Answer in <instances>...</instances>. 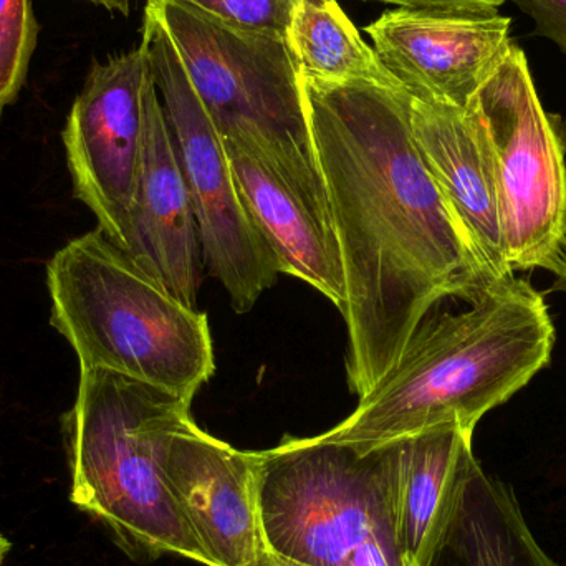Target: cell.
<instances>
[{
  "instance_id": "cell-1",
  "label": "cell",
  "mask_w": 566,
  "mask_h": 566,
  "mask_svg": "<svg viewBox=\"0 0 566 566\" xmlns=\"http://www.w3.org/2000/svg\"><path fill=\"white\" fill-rule=\"evenodd\" d=\"M345 272L346 375L359 398L448 296L491 285L426 166L406 90L300 76Z\"/></svg>"
},
{
  "instance_id": "cell-2",
  "label": "cell",
  "mask_w": 566,
  "mask_h": 566,
  "mask_svg": "<svg viewBox=\"0 0 566 566\" xmlns=\"http://www.w3.org/2000/svg\"><path fill=\"white\" fill-rule=\"evenodd\" d=\"M469 303L426 318L395 368L318 438L371 449L446 424L474 432L551 363L555 325L531 282L512 275Z\"/></svg>"
},
{
  "instance_id": "cell-3",
  "label": "cell",
  "mask_w": 566,
  "mask_h": 566,
  "mask_svg": "<svg viewBox=\"0 0 566 566\" xmlns=\"http://www.w3.org/2000/svg\"><path fill=\"white\" fill-rule=\"evenodd\" d=\"M191 405L128 376L80 369L75 402L62 416L70 501L133 560L175 555L208 566L161 468L172 436L192 419Z\"/></svg>"
},
{
  "instance_id": "cell-4",
  "label": "cell",
  "mask_w": 566,
  "mask_h": 566,
  "mask_svg": "<svg viewBox=\"0 0 566 566\" xmlns=\"http://www.w3.org/2000/svg\"><path fill=\"white\" fill-rule=\"evenodd\" d=\"M50 325L80 369H105L192 401L216 373L208 315L179 302L96 228L46 264Z\"/></svg>"
},
{
  "instance_id": "cell-5",
  "label": "cell",
  "mask_w": 566,
  "mask_h": 566,
  "mask_svg": "<svg viewBox=\"0 0 566 566\" xmlns=\"http://www.w3.org/2000/svg\"><path fill=\"white\" fill-rule=\"evenodd\" d=\"M399 502L401 441L285 438L258 452L259 518L275 566H408Z\"/></svg>"
},
{
  "instance_id": "cell-6",
  "label": "cell",
  "mask_w": 566,
  "mask_h": 566,
  "mask_svg": "<svg viewBox=\"0 0 566 566\" xmlns=\"http://www.w3.org/2000/svg\"><path fill=\"white\" fill-rule=\"evenodd\" d=\"M465 109L494 166L509 265L544 269L565 282V149L517 43Z\"/></svg>"
},
{
  "instance_id": "cell-7",
  "label": "cell",
  "mask_w": 566,
  "mask_h": 566,
  "mask_svg": "<svg viewBox=\"0 0 566 566\" xmlns=\"http://www.w3.org/2000/svg\"><path fill=\"white\" fill-rule=\"evenodd\" d=\"M142 43L191 196L205 268L224 285L235 313L251 312L282 274L277 259L252 222L239 196L221 135L192 86L168 30L148 3Z\"/></svg>"
},
{
  "instance_id": "cell-8",
  "label": "cell",
  "mask_w": 566,
  "mask_h": 566,
  "mask_svg": "<svg viewBox=\"0 0 566 566\" xmlns=\"http://www.w3.org/2000/svg\"><path fill=\"white\" fill-rule=\"evenodd\" d=\"M146 3L168 30L219 135L248 129L313 146L298 69L285 39L231 29L179 0Z\"/></svg>"
},
{
  "instance_id": "cell-9",
  "label": "cell",
  "mask_w": 566,
  "mask_h": 566,
  "mask_svg": "<svg viewBox=\"0 0 566 566\" xmlns=\"http://www.w3.org/2000/svg\"><path fill=\"white\" fill-rule=\"evenodd\" d=\"M221 138L239 196L282 274L308 283L345 312L342 251L313 146L274 142L248 129Z\"/></svg>"
},
{
  "instance_id": "cell-10",
  "label": "cell",
  "mask_w": 566,
  "mask_h": 566,
  "mask_svg": "<svg viewBox=\"0 0 566 566\" xmlns=\"http://www.w3.org/2000/svg\"><path fill=\"white\" fill-rule=\"evenodd\" d=\"M148 78L143 43L93 62L62 133L73 195L122 249L142 163Z\"/></svg>"
},
{
  "instance_id": "cell-11",
  "label": "cell",
  "mask_w": 566,
  "mask_h": 566,
  "mask_svg": "<svg viewBox=\"0 0 566 566\" xmlns=\"http://www.w3.org/2000/svg\"><path fill=\"white\" fill-rule=\"evenodd\" d=\"M163 478L208 566H275L262 537L258 452L186 422L163 458Z\"/></svg>"
},
{
  "instance_id": "cell-12",
  "label": "cell",
  "mask_w": 566,
  "mask_h": 566,
  "mask_svg": "<svg viewBox=\"0 0 566 566\" xmlns=\"http://www.w3.org/2000/svg\"><path fill=\"white\" fill-rule=\"evenodd\" d=\"M511 17L386 10L365 32L382 65L422 102L468 108L514 45Z\"/></svg>"
},
{
  "instance_id": "cell-13",
  "label": "cell",
  "mask_w": 566,
  "mask_h": 566,
  "mask_svg": "<svg viewBox=\"0 0 566 566\" xmlns=\"http://www.w3.org/2000/svg\"><path fill=\"white\" fill-rule=\"evenodd\" d=\"M123 251L179 302L196 308L205 268L198 222L151 70L142 163Z\"/></svg>"
},
{
  "instance_id": "cell-14",
  "label": "cell",
  "mask_w": 566,
  "mask_h": 566,
  "mask_svg": "<svg viewBox=\"0 0 566 566\" xmlns=\"http://www.w3.org/2000/svg\"><path fill=\"white\" fill-rule=\"evenodd\" d=\"M412 135L489 283L515 275L505 255L501 202L484 135L458 106L411 98Z\"/></svg>"
},
{
  "instance_id": "cell-15",
  "label": "cell",
  "mask_w": 566,
  "mask_h": 566,
  "mask_svg": "<svg viewBox=\"0 0 566 566\" xmlns=\"http://www.w3.org/2000/svg\"><path fill=\"white\" fill-rule=\"evenodd\" d=\"M424 566H562L535 541L514 489L472 459Z\"/></svg>"
},
{
  "instance_id": "cell-16",
  "label": "cell",
  "mask_w": 566,
  "mask_h": 566,
  "mask_svg": "<svg viewBox=\"0 0 566 566\" xmlns=\"http://www.w3.org/2000/svg\"><path fill=\"white\" fill-rule=\"evenodd\" d=\"M472 436L458 424L439 426L401 441L399 535L408 566H424L469 462Z\"/></svg>"
},
{
  "instance_id": "cell-17",
  "label": "cell",
  "mask_w": 566,
  "mask_h": 566,
  "mask_svg": "<svg viewBox=\"0 0 566 566\" xmlns=\"http://www.w3.org/2000/svg\"><path fill=\"white\" fill-rule=\"evenodd\" d=\"M286 43L300 76L308 82L402 88L375 49L359 35L338 0H298L286 30Z\"/></svg>"
},
{
  "instance_id": "cell-18",
  "label": "cell",
  "mask_w": 566,
  "mask_h": 566,
  "mask_svg": "<svg viewBox=\"0 0 566 566\" xmlns=\"http://www.w3.org/2000/svg\"><path fill=\"white\" fill-rule=\"evenodd\" d=\"M39 32L32 0H0V116L27 83Z\"/></svg>"
},
{
  "instance_id": "cell-19",
  "label": "cell",
  "mask_w": 566,
  "mask_h": 566,
  "mask_svg": "<svg viewBox=\"0 0 566 566\" xmlns=\"http://www.w3.org/2000/svg\"><path fill=\"white\" fill-rule=\"evenodd\" d=\"M179 2L231 29L282 36L286 40V30L298 0H179Z\"/></svg>"
},
{
  "instance_id": "cell-20",
  "label": "cell",
  "mask_w": 566,
  "mask_h": 566,
  "mask_svg": "<svg viewBox=\"0 0 566 566\" xmlns=\"http://www.w3.org/2000/svg\"><path fill=\"white\" fill-rule=\"evenodd\" d=\"M535 23V35L551 40L566 55V0H512Z\"/></svg>"
},
{
  "instance_id": "cell-21",
  "label": "cell",
  "mask_w": 566,
  "mask_h": 566,
  "mask_svg": "<svg viewBox=\"0 0 566 566\" xmlns=\"http://www.w3.org/2000/svg\"><path fill=\"white\" fill-rule=\"evenodd\" d=\"M396 6L398 9L418 10V12L472 13V15H492L507 0H366Z\"/></svg>"
},
{
  "instance_id": "cell-22",
  "label": "cell",
  "mask_w": 566,
  "mask_h": 566,
  "mask_svg": "<svg viewBox=\"0 0 566 566\" xmlns=\"http://www.w3.org/2000/svg\"><path fill=\"white\" fill-rule=\"evenodd\" d=\"M551 119L555 132H557L558 139H560L562 146H564L566 153V118H564V116L554 115V113H551Z\"/></svg>"
},
{
  "instance_id": "cell-23",
  "label": "cell",
  "mask_w": 566,
  "mask_h": 566,
  "mask_svg": "<svg viewBox=\"0 0 566 566\" xmlns=\"http://www.w3.org/2000/svg\"><path fill=\"white\" fill-rule=\"evenodd\" d=\"M129 2H132V0H103L102 6L105 7V9L112 10V12L128 15Z\"/></svg>"
},
{
  "instance_id": "cell-24",
  "label": "cell",
  "mask_w": 566,
  "mask_h": 566,
  "mask_svg": "<svg viewBox=\"0 0 566 566\" xmlns=\"http://www.w3.org/2000/svg\"><path fill=\"white\" fill-rule=\"evenodd\" d=\"M10 548H12V544H10V542L0 534V566L6 564V558L7 555H9Z\"/></svg>"
},
{
  "instance_id": "cell-25",
  "label": "cell",
  "mask_w": 566,
  "mask_h": 566,
  "mask_svg": "<svg viewBox=\"0 0 566 566\" xmlns=\"http://www.w3.org/2000/svg\"><path fill=\"white\" fill-rule=\"evenodd\" d=\"M90 2H95V3H98V6H102L103 0H90Z\"/></svg>"
},
{
  "instance_id": "cell-26",
  "label": "cell",
  "mask_w": 566,
  "mask_h": 566,
  "mask_svg": "<svg viewBox=\"0 0 566 566\" xmlns=\"http://www.w3.org/2000/svg\"><path fill=\"white\" fill-rule=\"evenodd\" d=\"M565 283H566V281H565Z\"/></svg>"
}]
</instances>
